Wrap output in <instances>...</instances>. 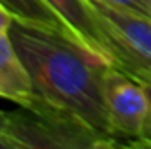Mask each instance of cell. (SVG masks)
Listing matches in <instances>:
<instances>
[{
  "label": "cell",
  "instance_id": "6da1fadb",
  "mask_svg": "<svg viewBox=\"0 0 151 149\" xmlns=\"http://www.w3.org/2000/svg\"><path fill=\"white\" fill-rule=\"evenodd\" d=\"M9 35L35 98L119 146L104 102V75L113 63L84 46L72 32L47 23L14 18Z\"/></svg>",
  "mask_w": 151,
  "mask_h": 149
},
{
  "label": "cell",
  "instance_id": "7a4b0ae2",
  "mask_svg": "<svg viewBox=\"0 0 151 149\" xmlns=\"http://www.w3.org/2000/svg\"><path fill=\"white\" fill-rule=\"evenodd\" d=\"M0 125L18 149H77L114 148L113 140L95 133L69 114L40 100L0 111Z\"/></svg>",
  "mask_w": 151,
  "mask_h": 149
},
{
  "label": "cell",
  "instance_id": "3957f363",
  "mask_svg": "<svg viewBox=\"0 0 151 149\" xmlns=\"http://www.w3.org/2000/svg\"><path fill=\"white\" fill-rule=\"evenodd\" d=\"M91 7L107 54L114 67L132 77L151 79V18L119 9L100 0H86Z\"/></svg>",
  "mask_w": 151,
  "mask_h": 149
},
{
  "label": "cell",
  "instance_id": "277c9868",
  "mask_svg": "<svg viewBox=\"0 0 151 149\" xmlns=\"http://www.w3.org/2000/svg\"><path fill=\"white\" fill-rule=\"evenodd\" d=\"M104 102L113 137L121 144L139 146L148 116V95L142 82L111 65L104 75Z\"/></svg>",
  "mask_w": 151,
  "mask_h": 149
},
{
  "label": "cell",
  "instance_id": "5b68a950",
  "mask_svg": "<svg viewBox=\"0 0 151 149\" xmlns=\"http://www.w3.org/2000/svg\"><path fill=\"white\" fill-rule=\"evenodd\" d=\"M44 2L58 14V18L65 23V27L84 46H88L90 49H93L95 53L111 62L97 18L86 0H44Z\"/></svg>",
  "mask_w": 151,
  "mask_h": 149
},
{
  "label": "cell",
  "instance_id": "8992f818",
  "mask_svg": "<svg viewBox=\"0 0 151 149\" xmlns=\"http://www.w3.org/2000/svg\"><path fill=\"white\" fill-rule=\"evenodd\" d=\"M0 98L18 105H30L35 100L30 77L16 53L9 32L0 34Z\"/></svg>",
  "mask_w": 151,
  "mask_h": 149
},
{
  "label": "cell",
  "instance_id": "52a82bcc",
  "mask_svg": "<svg viewBox=\"0 0 151 149\" xmlns=\"http://www.w3.org/2000/svg\"><path fill=\"white\" fill-rule=\"evenodd\" d=\"M0 2L14 14V18L30 19L37 23H47V25L69 30L65 23L58 18V14L44 0H0Z\"/></svg>",
  "mask_w": 151,
  "mask_h": 149
},
{
  "label": "cell",
  "instance_id": "ba28073f",
  "mask_svg": "<svg viewBox=\"0 0 151 149\" xmlns=\"http://www.w3.org/2000/svg\"><path fill=\"white\" fill-rule=\"evenodd\" d=\"M100 2H106L109 5H114V7L127 9V11H132V12H137V14L151 18L150 0H100Z\"/></svg>",
  "mask_w": 151,
  "mask_h": 149
},
{
  "label": "cell",
  "instance_id": "9c48e42d",
  "mask_svg": "<svg viewBox=\"0 0 151 149\" xmlns=\"http://www.w3.org/2000/svg\"><path fill=\"white\" fill-rule=\"evenodd\" d=\"M141 82H142V86L146 90V95H148V116H146L144 128H142V133H141V139H139V146L151 148V79H144Z\"/></svg>",
  "mask_w": 151,
  "mask_h": 149
},
{
  "label": "cell",
  "instance_id": "30bf717a",
  "mask_svg": "<svg viewBox=\"0 0 151 149\" xmlns=\"http://www.w3.org/2000/svg\"><path fill=\"white\" fill-rule=\"evenodd\" d=\"M12 19H14V14L0 2V34H5V32H9V28H11V23H12Z\"/></svg>",
  "mask_w": 151,
  "mask_h": 149
},
{
  "label": "cell",
  "instance_id": "8fae6325",
  "mask_svg": "<svg viewBox=\"0 0 151 149\" xmlns=\"http://www.w3.org/2000/svg\"><path fill=\"white\" fill-rule=\"evenodd\" d=\"M0 149H18L16 148V144H14V140L4 132L2 125H0Z\"/></svg>",
  "mask_w": 151,
  "mask_h": 149
},
{
  "label": "cell",
  "instance_id": "7c38bea8",
  "mask_svg": "<svg viewBox=\"0 0 151 149\" xmlns=\"http://www.w3.org/2000/svg\"><path fill=\"white\" fill-rule=\"evenodd\" d=\"M150 5H151V0H150Z\"/></svg>",
  "mask_w": 151,
  "mask_h": 149
}]
</instances>
